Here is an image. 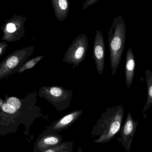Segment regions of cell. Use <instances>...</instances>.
Returning a JSON list of instances; mask_svg holds the SVG:
<instances>
[{
  "label": "cell",
  "instance_id": "1",
  "mask_svg": "<svg viewBox=\"0 0 152 152\" xmlns=\"http://www.w3.org/2000/svg\"><path fill=\"white\" fill-rule=\"evenodd\" d=\"M124 114V107L121 104L107 108L92 129V136H99L94 142L106 143L113 138L121 128Z\"/></svg>",
  "mask_w": 152,
  "mask_h": 152
},
{
  "label": "cell",
  "instance_id": "2",
  "mask_svg": "<svg viewBox=\"0 0 152 152\" xmlns=\"http://www.w3.org/2000/svg\"><path fill=\"white\" fill-rule=\"evenodd\" d=\"M126 32L125 24L120 17L113 20L108 32V43L110 50L111 72L113 75L116 73L125 49Z\"/></svg>",
  "mask_w": 152,
  "mask_h": 152
},
{
  "label": "cell",
  "instance_id": "3",
  "mask_svg": "<svg viewBox=\"0 0 152 152\" xmlns=\"http://www.w3.org/2000/svg\"><path fill=\"white\" fill-rule=\"evenodd\" d=\"M73 96V91L58 86H43L38 91L39 97L50 102L59 112L69 108Z\"/></svg>",
  "mask_w": 152,
  "mask_h": 152
},
{
  "label": "cell",
  "instance_id": "4",
  "mask_svg": "<svg viewBox=\"0 0 152 152\" xmlns=\"http://www.w3.org/2000/svg\"><path fill=\"white\" fill-rule=\"evenodd\" d=\"M34 46L14 51L0 63V80L17 72L33 54Z\"/></svg>",
  "mask_w": 152,
  "mask_h": 152
},
{
  "label": "cell",
  "instance_id": "5",
  "mask_svg": "<svg viewBox=\"0 0 152 152\" xmlns=\"http://www.w3.org/2000/svg\"><path fill=\"white\" fill-rule=\"evenodd\" d=\"M88 45V38L85 34L77 37L64 54L62 61L78 66L86 58Z\"/></svg>",
  "mask_w": 152,
  "mask_h": 152
},
{
  "label": "cell",
  "instance_id": "6",
  "mask_svg": "<svg viewBox=\"0 0 152 152\" xmlns=\"http://www.w3.org/2000/svg\"><path fill=\"white\" fill-rule=\"evenodd\" d=\"M138 121H135L130 112L128 113L126 118L119 130L120 137L117 139L126 151H130V147L133 142Z\"/></svg>",
  "mask_w": 152,
  "mask_h": 152
},
{
  "label": "cell",
  "instance_id": "7",
  "mask_svg": "<svg viewBox=\"0 0 152 152\" xmlns=\"http://www.w3.org/2000/svg\"><path fill=\"white\" fill-rule=\"evenodd\" d=\"M92 56L95 62L97 73L102 75L104 68L105 44L101 30H97L96 33Z\"/></svg>",
  "mask_w": 152,
  "mask_h": 152
},
{
  "label": "cell",
  "instance_id": "8",
  "mask_svg": "<svg viewBox=\"0 0 152 152\" xmlns=\"http://www.w3.org/2000/svg\"><path fill=\"white\" fill-rule=\"evenodd\" d=\"M82 110L72 111L61 118L53 122L50 126H46L45 131L49 133H58L66 129L76 122L83 113Z\"/></svg>",
  "mask_w": 152,
  "mask_h": 152
},
{
  "label": "cell",
  "instance_id": "9",
  "mask_svg": "<svg viewBox=\"0 0 152 152\" xmlns=\"http://www.w3.org/2000/svg\"><path fill=\"white\" fill-rule=\"evenodd\" d=\"M62 137L58 133H49L45 131L37 142L38 152H43L63 142Z\"/></svg>",
  "mask_w": 152,
  "mask_h": 152
},
{
  "label": "cell",
  "instance_id": "10",
  "mask_svg": "<svg viewBox=\"0 0 152 152\" xmlns=\"http://www.w3.org/2000/svg\"><path fill=\"white\" fill-rule=\"evenodd\" d=\"M136 64L135 57L133 50L129 48L127 51L125 65V75L126 82L128 88L131 87L135 75Z\"/></svg>",
  "mask_w": 152,
  "mask_h": 152
},
{
  "label": "cell",
  "instance_id": "11",
  "mask_svg": "<svg viewBox=\"0 0 152 152\" xmlns=\"http://www.w3.org/2000/svg\"><path fill=\"white\" fill-rule=\"evenodd\" d=\"M54 13L59 21H64L69 13L70 3L69 0H51Z\"/></svg>",
  "mask_w": 152,
  "mask_h": 152
},
{
  "label": "cell",
  "instance_id": "12",
  "mask_svg": "<svg viewBox=\"0 0 152 152\" xmlns=\"http://www.w3.org/2000/svg\"><path fill=\"white\" fill-rule=\"evenodd\" d=\"M145 80L147 85L148 93L147 100L144 107L142 113L144 114L152 105V72L149 69L145 70Z\"/></svg>",
  "mask_w": 152,
  "mask_h": 152
},
{
  "label": "cell",
  "instance_id": "13",
  "mask_svg": "<svg viewBox=\"0 0 152 152\" xmlns=\"http://www.w3.org/2000/svg\"><path fill=\"white\" fill-rule=\"evenodd\" d=\"M74 147L73 142H63L43 152H73Z\"/></svg>",
  "mask_w": 152,
  "mask_h": 152
},
{
  "label": "cell",
  "instance_id": "14",
  "mask_svg": "<svg viewBox=\"0 0 152 152\" xmlns=\"http://www.w3.org/2000/svg\"><path fill=\"white\" fill-rule=\"evenodd\" d=\"M44 58H45L44 56L41 55V56H38L36 58H34L30 59L27 62H25L21 67L18 70L17 72L18 73H22L24 71H26L27 69H31L33 68L37 63H38L40 61L42 60Z\"/></svg>",
  "mask_w": 152,
  "mask_h": 152
},
{
  "label": "cell",
  "instance_id": "15",
  "mask_svg": "<svg viewBox=\"0 0 152 152\" xmlns=\"http://www.w3.org/2000/svg\"><path fill=\"white\" fill-rule=\"evenodd\" d=\"M5 102L13 106L16 110H20L22 106L21 100L14 96H9L5 94Z\"/></svg>",
  "mask_w": 152,
  "mask_h": 152
},
{
  "label": "cell",
  "instance_id": "16",
  "mask_svg": "<svg viewBox=\"0 0 152 152\" xmlns=\"http://www.w3.org/2000/svg\"><path fill=\"white\" fill-rule=\"evenodd\" d=\"M2 111L5 113H9V114H14L16 113L17 110H16V109L12 105L7 103L4 102L2 106Z\"/></svg>",
  "mask_w": 152,
  "mask_h": 152
},
{
  "label": "cell",
  "instance_id": "17",
  "mask_svg": "<svg viewBox=\"0 0 152 152\" xmlns=\"http://www.w3.org/2000/svg\"><path fill=\"white\" fill-rule=\"evenodd\" d=\"M100 1L101 0H86L82 5V9L83 10H86L87 8H88L91 5H94L97 1Z\"/></svg>",
  "mask_w": 152,
  "mask_h": 152
},
{
  "label": "cell",
  "instance_id": "18",
  "mask_svg": "<svg viewBox=\"0 0 152 152\" xmlns=\"http://www.w3.org/2000/svg\"><path fill=\"white\" fill-rule=\"evenodd\" d=\"M8 45L5 42L0 43V58L3 55L7 50Z\"/></svg>",
  "mask_w": 152,
  "mask_h": 152
},
{
  "label": "cell",
  "instance_id": "19",
  "mask_svg": "<svg viewBox=\"0 0 152 152\" xmlns=\"http://www.w3.org/2000/svg\"><path fill=\"white\" fill-rule=\"evenodd\" d=\"M6 30L9 33H13L16 30V27L15 25L12 23H10L6 26Z\"/></svg>",
  "mask_w": 152,
  "mask_h": 152
},
{
  "label": "cell",
  "instance_id": "20",
  "mask_svg": "<svg viewBox=\"0 0 152 152\" xmlns=\"http://www.w3.org/2000/svg\"><path fill=\"white\" fill-rule=\"evenodd\" d=\"M5 102L4 100H2L1 98H0V110H2V106L3 104Z\"/></svg>",
  "mask_w": 152,
  "mask_h": 152
}]
</instances>
